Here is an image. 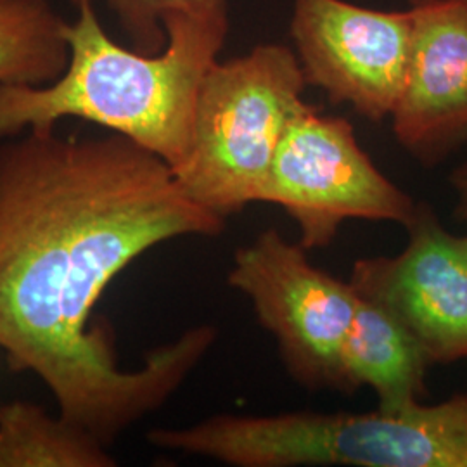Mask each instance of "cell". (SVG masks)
<instances>
[{
    "mask_svg": "<svg viewBox=\"0 0 467 467\" xmlns=\"http://www.w3.org/2000/svg\"><path fill=\"white\" fill-rule=\"evenodd\" d=\"M225 218L191 200L163 158L125 135L32 129L0 140V350L49 388L59 416L109 447L160 409L217 341L198 326L118 368L92 308L123 268L175 237H215Z\"/></svg>",
    "mask_w": 467,
    "mask_h": 467,
    "instance_id": "obj_1",
    "label": "cell"
},
{
    "mask_svg": "<svg viewBox=\"0 0 467 467\" xmlns=\"http://www.w3.org/2000/svg\"><path fill=\"white\" fill-rule=\"evenodd\" d=\"M71 2L77 17L65 32V73L47 85H0V140L82 118L179 167L191 148L201 85L225 44L227 15L171 16L165 49L146 54L106 34L94 0Z\"/></svg>",
    "mask_w": 467,
    "mask_h": 467,
    "instance_id": "obj_2",
    "label": "cell"
},
{
    "mask_svg": "<svg viewBox=\"0 0 467 467\" xmlns=\"http://www.w3.org/2000/svg\"><path fill=\"white\" fill-rule=\"evenodd\" d=\"M148 440L234 467H467V393L397 412L220 414Z\"/></svg>",
    "mask_w": 467,
    "mask_h": 467,
    "instance_id": "obj_3",
    "label": "cell"
},
{
    "mask_svg": "<svg viewBox=\"0 0 467 467\" xmlns=\"http://www.w3.org/2000/svg\"><path fill=\"white\" fill-rule=\"evenodd\" d=\"M306 85L298 56L277 44L210 67L191 148L171 168L185 194L225 220L260 201L284 132L306 104Z\"/></svg>",
    "mask_w": 467,
    "mask_h": 467,
    "instance_id": "obj_4",
    "label": "cell"
},
{
    "mask_svg": "<svg viewBox=\"0 0 467 467\" xmlns=\"http://www.w3.org/2000/svg\"><path fill=\"white\" fill-rule=\"evenodd\" d=\"M260 202L281 206L300 229V244H331L345 220L414 218L418 202L393 184L357 142L350 121L305 104L284 132Z\"/></svg>",
    "mask_w": 467,
    "mask_h": 467,
    "instance_id": "obj_5",
    "label": "cell"
},
{
    "mask_svg": "<svg viewBox=\"0 0 467 467\" xmlns=\"http://www.w3.org/2000/svg\"><path fill=\"white\" fill-rule=\"evenodd\" d=\"M306 251L275 229L264 231L235 251L229 284L275 337L293 379L347 393L341 353L358 295L350 281L316 267Z\"/></svg>",
    "mask_w": 467,
    "mask_h": 467,
    "instance_id": "obj_6",
    "label": "cell"
},
{
    "mask_svg": "<svg viewBox=\"0 0 467 467\" xmlns=\"http://www.w3.org/2000/svg\"><path fill=\"white\" fill-rule=\"evenodd\" d=\"M291 35L308 85L372 121L391 117L412 44L409 11L345 0H295Z\"/></svg>",
    "mask_w": 467,
    "mask_h": 467,
    "instance_id": "obj_7",
    "label": "cell"
},
{
    "mask_svg": "<svg viewBox=\"0 0 467 467\" xmlns=\"http://www.w3.org/2000/svg\"><path fill=\"white\" fill-rule=\"evenodd\" d=\"M397 256L357 260L355 291L389 310L416 337L430 364L467 358V235L447 231L418 202Z\"/></svg>",
    "mask_w": 467,
    "mask_h": 467,
    "instance_id": "obj_8",
    "label": "cell"
},
{
    "mask_svg": "<svg viewBox=\"0 0 467 467\" xmlns=\"http://www.w3.org/2000/svg\"><path fill=\"white\" fill-rule=\"evenodd\" d=\"M412 44L391 113L401 148L426 167L467 140V5L412 0Z\"/></svg>",
    "mask_w": 467,
    "mask_h": 467,
    "instance_id": "obj_9",
    "label": "cell"
},
{
    "mask_svg": "<svg viewBox=\"0 0 467 467\" xmlns=\"http://www.w3.org/2000/svg\"><path fill=\"white\" fill-rule=\"evenodd\" d=\"M341 366L347 393L370 388L384 410H405L428 395L426 370L431 364L416 337L389 310L360 295Z\"/></svg>",
    "mask_w": 467,
    "mask_h": 467,
    "instance_id": "obj_10",
    "label": "cell"
},
{
    "mask_svg": "<svg viewBox=\"0 0 467 467\" xmlns=\"http://www.w3.org/2000/svg\"><path fill=\"white\" fill-rule=\"evenodd\" d=\"M108 447L32 401L0 405V467H113Z\"/></svg>",
    "mask_w": 467,
    "mask_h": 467,
    "instance_id": "obj_11",
    "label": "cell"
},
{
    "mask_svg": "<svg viewBox=\"0 0 467 467\" xmlns=\"http://www.w3.org/2000/svg\"><path fill=\"white\" fill-rule=\"evenodd\" d=\"M67 21L49 0H0V85H47L69 61Z\"/></svg>",
    "mask_w": 467,
    "mask_h": 467,
    "instance_id": "obj_12",
    "label": "cell"
},
{
    "mask_svg": "<svg viewBox=\"0 0 467 467\" xmlns=\"http://www.w3.org/2000/svg\"><path fill=\"white\" fill-rule=\"evenodd\" d=\"M132 47L158 54L167 46V19L177 15H227V0H104Z\"/></svg>",
    "mask_w": 467,
    "mask_h": 467,
    "instance_id": "obj_13",
    "label": "cell"
},
{
    "mask_svg": "<svg viewBox=\"0 0 467 467\" xmlns=\"http://www.w3.org/2000/svg\"><path fill=\"white\" fill-rule=\"evenodd\" d=\"M451 185L455 192L453 215L467 223V161L451 171Z\"/></svg>",
    "mask_w": 467,
    "mask_h": 467,
    "instance_id": "obj_14",
    "label": "cell"
},
{
    "mask_svg": "<svg viewBox=\"0 0 467 467\" xmlns=\"http://www.w3.org/2000/svg\"><path fill=\"white\" fill-rule=\"evenodd\" d=\"M461 2H462V4H466L467 5V0H461Z\"/></svg>",
    "mask_w": 467,
    "mask_h": 467,
    "instance_id": "obj_15",
    "label": "cell"
}]
</instances>
